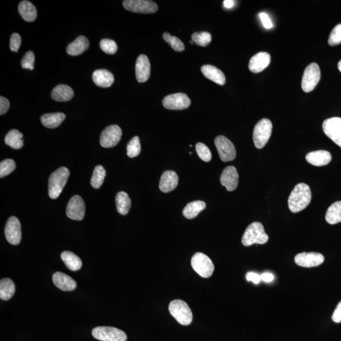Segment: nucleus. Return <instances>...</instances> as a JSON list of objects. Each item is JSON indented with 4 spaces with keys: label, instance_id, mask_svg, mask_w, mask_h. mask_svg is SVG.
I'll return each mask as SVG.
<instances>
[{
    "label": "nucleus",
    "instance_id": "f257e3e1",
    "mask_svg": "<svg viewBox=\"0 0 341 341\" xmlns=\"http://www.w3.org/2000/svg\"><path fill=\"white\" fill-rule=\"evenodd\" d=\"M312 200V193L309 186L305 184L296 185L288 199L289 209L293 213L304 210Z\"/></svg>",
    "mask_w": 341,
    "mask_h": 341
},
{
    "label": "nucleus",
    "instance_id": "f03ea898",
    "mask_svg": "<svg viewBox=\"0 0 341 341\" xmlns=\"http://www.w3.org/2000/svg\"><path fill=\"white\" fill-rule=\"evenodd\" d=\"M269 240V236L265 232L261 223L255 222L248 225L243 234L242 242L245 247L253 244L263 245Z\"/></svg>",
    "mask_w": 341,
    "mask_h": 341
},
{
    "label": "nucleus",
    "instance_id": "7ed1b4c3",
    "mask_svg": "<svg viewBox=\"0 0 341 341\" xmlns=\"http://www.w3.org/2000/svg\"><path fill=\"white\" fill-rule=\"evenodd\" d=\"M70 172L67 167H62L51 175L49 180V195L52 199H56L61 194L69 179Z\"/></svg>",
    "mask_w": 341,
    "mask_h": 341
},
{
    "label": "nucleus",
    "instance_id": "20e7f679",
    "mask_svg": "<svg viewBox=\"0 0 341 341\" xmlns=\"http://www.w3.org/2000/svg\"><path fill=\"white\" fill-rule=\"evenodd\" d=\"M169 311L170 315L177 322L183 325H189L193 320L192 310L189 305L184 301L175 300L169 303Z\"/></svg>",
    "mask_w": 341,
    "mask_h": 341
},
{
    "label": "nucleus",
    "instance_id": "39448f33",
    "mask_svg": "<svg viewBox=\"0 0 341 341\" xmlns=\"http://www.w3.org/2000/svg\"><path fill=\"white\" fill-rule=\"evenodd\" d=\"M272 132V124L270 120L267 119L260 120L255 125L253 133L255 146L257 149H262L269 141Z\"/></svg>",
    "mask_w": 341,
    "mask_h": 341
},
{
    "label": "nucleus",
    "instance_id": "423d86ee",
    "mask_svg": "<svg viewBox=\"0 0 341 341\" xmlns=\"http://www.w3.org/2000/svg\"><path fill=\"white\" fill-rule=\"evenodd\" d=\"M191 265L195 271L202 277L209 278L214 272V265L204 253H195L192 258Z\"/></svg>",
    "mask_w": 341,
    "mask_h": 341
},
{
    "label": "nucleus",
    "instance_id": "0eeeda50",
    "mask_svg": "<svg viewBox=\"0 0 341 341\" xmlns=\"http://www.w3.org/2000/svg\"><path fill=\"white\" fill-rule=\"evenodd\" d=\"M92 335L101 341H127V336L124 331L111 327H97L92 330Z\"/></svg>",
    "mask_w": 341,
    "mask_h": 341
},
{
    "label": "nucleus",
    "instance_id": "6e6552de",
    "mask_svg": "<svg viewBox=\"0 0 341 341\" xmlns=\"http://www.w3.org/2000/svg\"><path fill=\"white\" fill-rule=\"evenodd\" d=\"M320 79L319 66L315 63H312L306 68L302 77V87L305 92L312 91L317 86Z\"/></svg>",
    "mask_w": 341,
    "mask_h": 341
},
{
    "label": "nucleus",
    "instance_id": "1a4fd4ad",
    "mask_svg": "<svg viewBox=\"0 0 341 341\" xmlns=\"http://www.w3.org/2000/svg\"><path fill=\"white\" fill-rule=\"evenodd\" d=\"M123 6L128 11L139 14H154L158 11L155 2L149 0H125Z\"/></svg>",
    "mask_w": 341,
    "mask_h": 341
},
{
    "label": "nucleus",
    "instance_id": "9d476101",
    "mask_svg": "<svg viewBox=\"0 0 341 341\" xmlns=\"http://www.w3.org/2000/svg\"><path fill=\"white\" fill-rule=\"evenodd\" d=\"M214 143L220 159L223 162L232 161L235 159L237 151L235 145L228 138L219 135L215 138Z\"/></svg>",
    "mask_w": 341,
    "mask_h": 341
},
{
    "label": "nucleus",
    "instance_id": "9b49d317",
    "mask_svg": "<svg viewBox=\"0 0 341 341\" xmlns=\"http://www.w3.org/2000/svg\"><path fill=\"white\" fill-rule=\"evenodd\" d=\"M322 128L325 134L341 148V119L333 117L325 120Z\"/></svg>",
    "mask_w": 341,
    "mask_h": 341
},
{
    "label": "nucleus",
    "instance_id": "f8f14e48",
    "mask_svg": "<svg viewBox=\"0 0 341 341\" xmlns=\"http://www.w3.org/2000/svg\"><path fill=\"white\" fill-rule=\"evenodd\" d=\"M122 136V129L117 125H110L101 133L100 144L104 148H111L119 144Z\"/></svg>",
    "mask_w": 341,
    "mask_h": 341
},
{
    "label": "nucleus",
    "instance_id": "ddd939ff",
    "mask_svg": "<svg viewBox=\"0 0 341 341\" xmlns=\"http://www.w3.org/2000/svg\"><path fill=\"white\" fill-rule=\"evenodd\" d=\"M191 101L187 94L177 93L168 95L163 99L162 105L165 109L170 110H184L188 108Z\"/></svg>",
    "mask_w": 341,
    "mask_h": 341
},
{
    "label": "nucleus",
    "instance_id": "4468645a",
    "mask_svg": "<svg viewBox=\"0 0 341 341\" xmlns=\"http://www.w3.org/2000/svg\"><path fill=\"white\" fill-rule=\"evenodd\" d=\"M5 235L8 242L13 245H19L22 238L21 224L18 218L10 217L5 228Z\"/></svg>",
    "mask_w": 341,
    "mask_h": 341
},
{
    "label": "nucleus",
    "instance_id": "2eb2a0df",
    "mask_svg": "<svg viewBox=\"0 0 341 341\" xmlns=\"http://www.w3.org/2000/svg\"><path fill=\"white\" fill-rule=\"evenodd\" d=\"M295 262L301 267H315L323 264L324 262V257L320 253L303 252L295 256Z\"/></svg>",
    "mask_w": 341,
    "mask_h": 341
},
{
    "label": "nucleus",
    "instance_id": "dca6fc26",
    "mask_svg": "<svg viewBox=\"0 0 341 341\" xmlns=\"http://www.w3.org/2000/svg\"><path fill=\"white\" fill-rule=\"evenodd\" d=\"M85 205L79 195H75L70 199L67 207V217L72 220H82L85 215Z\"/></svg>",
    "mask_w": 341,
    "mask_h": 341
},
{
    "label": "nucleus",
    "instance_id": "f3484780",
    "mask_svg": "<svg viewBox=\"0 0 341 341\" xmlns=\"http://www.w3.org/2000/svg\"><path fill=\"white\" fill-rule=\"evenodd\" d=\"M238 174L234 166H228L223 170L220 178V184L229 192H233L238 185Z\"/></svg>",
    "mask_w": 341,
    "mask_h": 341
},
{
    "label": "nucleus",
    "instance_id": "a211bd4d",
    "mask_svg": "<svg viewBox=\"0 0 341 341\" xmlns=\"http://www.w3.org/2000/svg\"><path fill=\"white\" fill-rule=\"evenodd\" d=\"M135 74L137 81L143 83L147 81L150 75V64L149 59L145 54L140 55L135 65Z\"/></svg>",
    "mask_w": 341,
    "mask_h": 341
},
{
    "label": "nucleus",
    "instance_id": "6ab92c4d",
    "mask_svg": "<svg viewBox=\"0 0 341 341\" xmlns=\"http://www.w3.org/2000/svg\"><path fill=\"white\" fill-rule=\"evenodd\" d=\"M270 63V55L266 52H260L250 59L249 69L253 73H260L266 69Z\"/></svg>",
    "mask_w": 341,
    "mask_h": 341
},
{
    "label": "nucleus",
    "instance_id": "aec40b11",
    "mask_svg": "<svg viewBox=\"0 0 341 341\" xmlns=\"http://www.w3.org/2000/svg\"><path fill=\"white\" fill-rule=\"evenodd\" d=\"M179 184V177L174 170H166L163 173L160 179L159 189L164 193L173 191Z\"/></svg>",
    "mask_w": 341,
    "mask_h": 341
},
{
    "label": "nucleus",
    "instance_id": "412c9836",
    "mask_svg": "<svg viewBox=\"0 0 341 341\" xmlns=\"http://www.w3.org/2000/svg\"><path fill=\"white\" fill-rule=\"evenodd\" d=\"M52 281L57 288L64 292H72L77 288L75 280L69 275L61 272L54 273L52 275Z\"/></svg>",
    "mask_w": 341,
    "mask_h": 341
},
{
    "label": "nucleus",
    "instance_id": "4be33fe9",
    "mask_svg": "<svg viewBox=\"0 0 341 341\" xmlns=\"http://www.w3.org/2000/svg\"><path fill=\"white\" fill-rule=\"evenodd\" d=\"M306 159L310 164L315 166H323L328 164L332 159L330 153L326 150H320L308 153Z\"/></svg>",
    "mask_w": 341,
    "mask_h": 341
},
{
    "label": "nucleus",
    "instance_id": "5701e85b",
    "mask_svg": "<svg viewBox=\"0 0 341 341\" xmlns=\"http://www.w3.org/2000/svg\"><path fill=\"white\" fill-rule=\"evenodd\" d=\"M92 80L97 86L102 88H107L113 84L115 77L108 70H97L92 74Z\"/></svg>",
    "mask_w": 341,
    "mask_h": 341
},
{
    "label": "nucleus",
    "instance_id": "b1692460",
    "mask_svg": "<svg viewBox=\"0 0 341 341\" xmlns=\"http://www.w3.org/2000/svg\"><path fill=\"white\" fill-rule=\"evenodd\" d=\"M203 75L207 79L212 80L215 84L220 85H224L225 77L221 70L210 65H205L201 68Z\"/></svg>",
    "mask_w": 341,
    "mask_h": 341
},
{
    "label": "nucleus",
    "instance_id": "393cba45",
    "mask_svg": "<svg viewBox=\"0 0 341 341\" xmlns=\"http://www.w3.org/2000/svg\"><path fill=\"white\" fill-rule=\"evenodd\" d=\"M89 46V40L85 36H80L68 46L67 52L71 56H78L86 51Z\"/></svg>",
    "mask_w": 341,
    "mask_h": 341
},
{
    "label": "nucleus",
    "instance_id": "a878e982",
    "mask_svg": "<svg viewBox=\"0 0 341 341\" xmlns=\"http://www.w3.org/2000/svg\"><path fill=\"white\" fill-rule=\"evenodd\" d=\"M74 96V92L69 85L60 84L54 87L51 92L52 98L59 102L69 101Z\"/></svg>",
    "mask_w": 341,
    "mask_h": 341
},
{
    "label": "nucleus",
    "instance_id": "bb28decb",
    "mask_svg": "<svg viewBox=\"0 0 341 341\" xmlns=\"http://www.w3.org/2000/svg\"><path fill=\"white\" fill-rule=\"evenodd\" d=\"M19 12L25 21L31 22L34 21L36 19L37 11L36 7L30 2H21L19 6Z\"/></svg>",
    "mask_w": 341,
    "mask_h": 341
},
{
    "label": "nucleus",
    "instance_id": "cd10ccee",
    "mask_svg": "<svg viewBox=\"0 0 341 341\" xmlns=\"http://www.w3.org/2000/svg\"><path fill=\"white\" fill-rule=\"evenodd\" d=\"M66 119V116L62 112H54L42 115L41 118L42 124L48 129H55L59 127Z\"/></svg>",
    "mask_w": 341,
    "mask_h": 341
},
{
    "label": "nucleus",
    "instance_id": "c85d7f7f",
    "mask_svg": "<svg viewBox=\"0 0 341 341\" xmlns=\"http://www.w3.org/2000/svg\"><path fill=\"white\" fill-rule=\"evenodd\" d=\"M61 258L68 269L72 271H77L81 269L82 260L75 253L69 251H65L62 253Z\"/></svg>",
    "mask_w": 341,
    "mask_h": 341
},
{
    "label": "nucleus",
    "instance_id": "c756f323",
    "mask_svg": "<svg viewBox=\"0 0 341 341\" xmlns=\"http://www.w3.org/2000/svg\"><path fill=\"white\" fill-rule=\"evenodd\" d=\"M206 207V204L204 202L197 200L192 202L186 205L183 210V214L187 219H192L196 217L198 214Z\"/></svg>",
    "mask_w": 341,
    "mask_h": 341
},
{
    "label": "nucleus",
    "instance_id": "7c9ffc66",
    "mask_svg": "<svg viewBox=\"0 0 341 341\" xmlns=\"http://www.w3.org/2000/svg\"><path fill=\"white\" fill-rule=\"evenodd\" d=\"M115 201H116L118 212L120 214L125 215L129 212L130 207H131V200L126 192L118 193Z\"/></svg>",
    "mask_w": 341,
    "mask_h": 341
},
{
    "label": "nucleus",
    "instance_id": "2f4dec72",
    "mask_svg": "<svg viewBox=\"0 0 341 341\" xmlns=\"http://www.w3.org/2000/svg\"><path fill=\"white\" fill-rule=\"evenodd\" d=\"M325 219L330 224L341 222V201L335 202L330 205L326 212Z\"/></svg>",
    "mask_w": 341,
    "mask_h": 341
},
{
    "label": "nucleus",
    "instance_id": "473e14b6",
    "mask_svg": "<svg viewBox=\"0 0 341 341\" xmlns=\"http://www.w3.org/2000/svg\"><path fill=\"white\" fill-rule=\"evenodd\" d=\"M16 292V286L13 280L9 278H4L0 281V298L7 301L13 297Z\"/></svg>",
    "mask_w": 341,
    "mask_h": 341
},
{
    "label": "nucleus",
    "instance_id": "72a5a7b5",
    "mask_svg": "<svg viewBox=\"0 0 341 341\" xmlns=\"http://www.w3.org/2000/svg\"><path fill=\"white\" fill-rule=\"evenodd\" d=\"M22 138H23V135L19 130L13 129L7 134L5 142L12 149H20L24 145Z\"/></svg>",
    "mask_w": 341,
    "mask_h": 341
},
{
    "label": "nucleus",
    "instance_id": "f704fd0d",
    "mask_svg": "<svg viewBox=\"0 0 341 341\" xmlns=\"http://www.w3.org/2000/svg\"><path fill=\"white\" fill-rule=\"evenodd\" d=\"M106 170L101 165H97L94 170L93 175L91 180V184L94 189H98L103 184L104 178L106 177Z\"/></svg>",
    "mask_w": 341,
    "mask_h": 341
},
{
    "label": "nucleus",
    "instance_id": "c9c22d12",
    "mask_svg": "<svg viewBox=\"0 0 341 341\" xmlns=\"http://www.w3.org/2000/svg\"><path fill=\"white\" fill-rule=\"evenodd\" d=\"M192 39L198 46L205 47L212 41V36L208 32H195L192 34Z\"/></svg>",
    "mask_w": 341,
    "mask_h": 341
},
{
    "label": "nucleus",
    "instance_id": "e433bc0d",
    "mask_svg": "<svg viewBox=\"0 0 341 341\" xmlns=\"http://www.w3.org/2000/svg\"><path fill=\"white\" fill-rule=\"evenodd\" d=\"M127 155L130 158L138 156L141 152V145H140L139 137L132 138L127 147Z\"/></svg>",
    "mask_w": 341,
    "mask_h": 341
},
{
    "label": "nucleus",
    "instance_id": "4c0bfd02",
    "mask_svg": "<svg viewBox=\"0 0 341 341\" xmlns=\"http://www.w3.org/2000/svg\"><path fill=\"white\" fill-rule=\"evenodd\" d=\"M163 39L172 46L175 51L182 52L185 50V45L179 38L173 36L167 32L163 34Z\"/></svg>",
    "mask_w": 341,
    "mask_h": 341
},
{
    "label": "nucleus",
    "instance_id": "58836bf2",
    "mask_svg": "<svg viewBox=\"0 0 341 341\" xmlns=\"http://www.w3.org/2000/svg\"><path fill=\"white\" fill-rule=\"evenodd\" d=\"M16 164L14 160L6 159L0 163V177L4 178L13 172Z\"/></svg>",
    "mask_w": 341,
    "mask_h": 341
},
{
    "label": "nucleus",
    "instance_id": "ea45409f",
    "mask_svg": "<svg viewBox=\"0 0 341 341\" xmlns=\"http://www.w3.org/2000/svg\"><path fill=\"white\" fill-rule=\"evenodd\" d=\"M100 47L106 54H114L116 53L118 46L113 40L104 39L100 42Z\"/></svg>",
    "mask_w": 341,
    "mask_h": 341
},
{
    "label": "nucleus",
    "instance_id": "a19ab883",
    "mask_svg": "<svg viewBox=\"0 0 341 341\" xmlns=\"http://www.w3.org/2000/svg\"><path fill=\"white\" fill-rule=\"evenodd\" d=\"M196 151L200 159L205 162H209L212 159V154L209 148L203 143H198L196 145Z\"/></svg>",
    "mask_w": 341,
    "mask_h": 341
},
{
    "label": "nucleus",
    "instance_id": "79ce46f5",
    "mask_svg": "<svg viewBox=\"0 0 341 341\" xmlns=\"http://www.w3.org/2000/svg\"><path fill=\"white\" fill-rule=\"evenodd\" d=\"M328 43L331 46H334L341 43V24L337 25L333 29L328 37Z\"/></svg>",
    "mask_w": 341,
    "mask_h": 341
},
{
    "label": "nucleus",
    "instance_id": "37998d69",
    "mask_svg": "<svg viewBox=\"0 0 341 341\" xmlns=\"http://www.w3.org/2000/svg\"><path fill=\"white\" fill-rule=\"evenodd\" d=\"M35 61V56L34 52L29 51L26 52L24 56L22 58L21 65L24 69H29L32 70L34 69V64Z\"/></svg>",
    "mask_w": 341,
    "mask_h": 341
},
{
    "label": "nucleus",
    "instance_id": "c03bdc74",
    "mask_svg": "<svg viewBox=\"0 0 341 341\" xmlns=\"http://www.w3.org/2000/svg\"><path fill=\"white\" fill-rule=\"evenodd\" d=\"M21 37L19 34L14 33L12 34L11 42H10V47H11L12 51L18 52L20 47H21Z\"/></svg>",
    "mask_w": 341,
    "mask_h": 341
},
{
    "label": "nucleus",
    "instance_id": "a18cd8bd",
    "mask_svg": "<svg viewBox=\"0 0 341 341\" xmlns=\"http://www.w3.org/2000/svg\"><path fill=\"white\" fill-rule=\"evenodd\" d=\"M260 19L261 20L263 26L265 29H270L274 27L271 20H270L269 15L265 12H261L259 14Z\"/></svg>",
    "mask_w": 341,
    "mask_h": 341
},
{
    "label": "nucleus",
    "instance_id": "49530a36",
    "mask_svg": "<svg viewBox=\"0 0 341 341\" xmlns=\"http://www.w3.org/2000/svg\"><path fill=\"white\" fill-rule=\"evenodd\" d=\"M10 107V102L8 99L3 96L0 97V115L6 113Z\"/></svg>",
    "mask_w": 341,
    "mask_h": 341
},
{
    "label": "nucleus",
    "instance_id": "de8ad7c7",
    "mask_svg": "<svg viewBox=\"0 0 341 341\" xmlns=\"http://www.w3.org/2000/svg\"><path fill=\"white\" fill-rule=\"evenodd\" d=\"M246 279L248 281H251L254 283L255 285L259 284L261 281V276L259 274L253 272H250L247 273L246 275Z\"/></svg>",
    "mask_w": 341,
    "mask_h": 341
},
{
    "label": "nucleus",
    "instance_id": "09e8293b",
    "mask_svg": "<svg viewBox=\"0 0 341 341\" xmlns=\"http://www.w3.org/2000/svg\"><path fill=\"white\" fill-rule=\"evenodd\" d=\"M332 319L335 323L341 322V301L338 303L335 310L333 311Z\"/></svg>",
    "mask_w": 341,
    "mask_h": 341
},
{
    "label": "nucleus",
    "instance_id": "8fccbe9b",
    "mask_svg": "<svg viewBox=\"0 0 341 341\" xmlns=\"http://www.w3.org/2000/svg\"><path fill=\"white\" fill-rule=\"evenodd\" d=\"M260 276H261V280L265 282H270L274 279V275L269 272H265Z\"/></svg>",
    "mask_w": 341,
    "mask_h": 341
},
{
    "label": "nucleus",
    "instance_id": "3c124183",
    "mask_svg": "<svg viewBox=\"0 0 341 341\" xmlns=\"http://www.w3.org/2000/svg\"><path fill=\"white\" fill-rule=\"evenodd\" d=\"M235 2L233 0H225L223 4H224L225 8L230 9L233 8V6H235Z\"/></svg>",
    "mask_w": 341,
    "mask_h": 341
},
{
    "label": "nucleus",
    "instance_id": "603ef678",
    "mask_svg": "<svg viewBox=\"0 0 341 341\" xmlns=\"http://www.w3.org/2000/svg\"><path fill=\"white\" fill-rule=\"evenodd\" d=\"M338 69L339 70V71L341 72V60L338 63Z\"/></svg>",
    "mask_w": 341,
    "mask_h": 341
}]
</instances>
